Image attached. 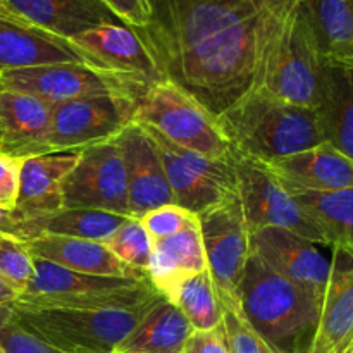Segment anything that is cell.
I'll return each mask as SVG.
<instances>
[{"label": "cell", "mask_w": 353, "mask_h": 353, "mask_svg": "<svg viewBox=\"0 0 353 353\" xmlns=\"http://www.w3.org/2000/svg\"><path fill=\"white\" fill-rule=\"evenodd\" d=\"M150 23L131 28L169 79L217 117L261 86L293 0H148Z\"/></svg>", "instance_id": "6da1fadb"}, {"label": "cell", "mask_w": 353, "mask_h": 353, "mask_svg": "<svg viewBox=\"0 0 353 353\" xmlns=\"http://www.w3.org/2000/svg\"><path fill=\"white\" fill-rule=\"evenodd\" d=\"M216 121L233 154L261 162L326 141L317 109L286 102L264 88L248 92Z\"/></svg>", "instance_id": "7a4b0ae2"}, {"label": "cell", "mask_w": 353, "mask_h": 353, "mask_svg": "<svg viewBox=\"0 0 353 353\" xmlns=\"http://www.w3.org/2000/svg\"><path fill=\"white\" fill-rule=\"evenodd\" d=\"M241 312L274 353H307L321 316L323 299L276 274L250 254L238 286Z\"/></svg>", "instance_id": "3957f363"}, {"label": "cell", "mask_w": 353, "mask_h": 353, "mask_svg": "<svg viewBox=\"0 0 353 353\" xmlns=\"http://www.w3.org/2000/svg\"><path fill=\"white\" fill-rule=\"evenodd\" d=\"M161 299L157 293L134 305L99 309L31 305L19 300L10 305L28 327L64 353H112Z\"/></svg>", "instance_id": "277c9868"}, {"label": "cell", "mask_w": 353, "mask_h": 353, "mask_svg": "<svg viewBox=\"0 0 353 353\" xmlns=\"http://www.w3.org/2000/svg\"><path fill=\"white\" fill-rule=\"evenodd\" d=\"M324 62L305 14L293 3L269 48L259 88L286 102L316 109Z\"/></svg>", "instance_id": "5b68a950"}, {"label": "cell", "mask_w": 353, "mask_h": 353, "mask_svg": "<svg viewBox=\"0 0 353 353\" xmlns=\"http://www.w3.org/2000/svg\"><path fill=\"white\" fill-rule=\"evenodd\" d=\"M134 121L154 128L186 150L199 152L214 161L233 159L216 117L169 79L152 83L138 97Z\"/></svg>", "instance_id": "8992f818"}, {"label": "cell", "mask_w": 353, "mask_h": 353, "mask_svg": "<svg viewBox=\"0 0 353 353\" xmlns=\"http://www.w3.org/2000/svg\"><path fill=\"white\" fill-rule=\"evenodd\" d=\"M157 293L148 279L85 274L33 257V276L17 300L31 305L99 309L134 305Z\"/></svg>", "instance_id": "52a82bcc"}, {"label": "cell", "mask_w": 353, "mask_h": 353, "mask_svg": "<svg viewBox=\"0 0 353 353\" xmlns=\"http://www.w3.org/2000/svg\"><path fill=\"white\" fill-rule=\"evenodd\" d=\"M233 164L236 195L250 234L264 228H283L317 245H326L316 223L265 162L233 154Z\"/></svg>", "instance_id": "ba28073f"}, {"label": "cell", "mask_w": 353, "mask_h": 353, "mask_svg": "<svg viewBox=\"0 0 353 353\" xmlns=\"http://www.w3.org/2000/svg\"><path fill=\"white\" fill-rule=\"evenodd\" d=\"M200 233L207 259V271L212 278L221 303L241 307L238 286L252 254L250 230L245 221L236 192L199 214Z\"/></svg>", "instance_id": "9c48e42d"}, {"label": "cell", "mask_w": 353, "mask_h": 353, "mask_svg": "<svg viewBox=\"0 0 353 353\" xmlns=\"http://www.w3.org/2000/svg\"><path fill=\"white\" fill-rule=\"evenodd\" d=\"M141 126L157 148L176 205L199 216L236 192L233 159L214 161L199 152L178 147L147 124Z\"/></svg>", "instance_id": "30bf717a"}, {"label": "cell", "mask_w": 353, "mask_h": 353, "mask_svg": "<svg viewBox=\"0 0 353 353\" xmlns=\"http://www.w3.org/2000/svg\"><path fill=\"white\" fill-rule=\"evenodd\" d=\"M0 88L30 93L50 105L109 93H123L138 99L145 92V88L133 79L81 62H61L2 71Z\"/></svg>", "instance_id": "8fae6325"}, {"label": "cell", "mask_w": 353, "mask_h": 353, "mask_svg": "<svg viewBox=\"0 0 353 353\" xmlns=\"http://www.w3.org/2000/svg\"><path fill=\"white\" fill-rule=\"evenodd\" d=\"M137 100L109 93L52 105L50 152H81L114 140L134 121Z\"/></svg>", "instance_id": "7c38bea8"}, {"label": "cell", "mask_w": 353, "mask_h": 353, "mask_svg": "<svg viewBox=\"0 0 353 353\" xmlns=\"http://www.w3.org/2000/svg\"><path fill=\"white\" fill-rule=\"evenodd\" d=\"M62 203L69 209L130 217L126 172L116 141H103L79 152L78 162L62 185Z\"/></svg>", "instance_id": "4fadbf2b"}, {"label": "cell", "mask_w": 353, "mask_h": 353, "mask_svg": "<svg viewBox=\"0 0 353 353\" xmlns=\"http://www.w3.org/2000/svg\"><path fill=\"white\" fill-rule=\"evenodd\" d=\"M252 254L269 269L314 295L323 299L331 272L327 261L317 243L283 228H264L250 234Z\"/></svg>", "instance_id": "5bb4252c"}, {"label": "cell", "mask_w": 353, "mask_h": 353, "mask_svg": "<svg viewBox=\"0 0 353 353\" xmlns=\"http://www.w3.org/2000/svg\"><path fill=\"white\" fill-rule=\"evenodd\" d=\"M114 141L124 162L130 217L140 219L157 207L174 203L157 148L143 126L133 121Z\"/></svg>", "instance_id": "9a60e30c"}, {"label": "cell", "mask_w": 353, "mask_h": 353, "mask_svg": "<svg viewBox=\"0 0 353 353\" xmlns=\"http://www.w3.org/2000/svg\"><path fill=\"white\" fill-rule=\"evenodd\" d=\"M69 41L92 65L133 79L141 88L147 90L161 79L145 45L124 24H102L69 38Z\"/></svg>", "instance_id": "2e32d148"}, {"label": "cell", "mask_w": 353, "mask_h": 353, "mask_svg": "<svg viewBox=\"0 0 353 353\" xmlns=\"http://www.w3.org/2000/svg\"><path fill=\"white\" fill-rule=\"evenodd\" d=\"M50 103L0 88V155L24 161L50 154Z\"/></svg>", "instance_id": "e0dca14e"}, {"label": "cell", "mask_w": 353, "mask_h": 353, "mask_svg": "<svg viewBox=\"0 0 353 353\" xmlns=\"http://www.w3.org/2000/svg\"><path fill=\"white\" fill-rule=\"evenodd\" d=\"M307 353H353V257L333 248L319 323Z\"/></svg>", "instance_id": "ac0fdd59"}, {"label": "cell", "mask_w": 353, "mask_h": 353, "mask_svg": "<svg viewBox=\"0 0 353 353\" xmlns=\"http://www.w3.org/2000/svg\"><path fill=\"white\" fill-rule=\"evenodd\" d=\"M265 164L292 193L353 188V159L327 141Z\"/></svg>", "instance_id": "d6986e66"}, {"label": "cell", "mask_w": 353, "mask_h": 353, "mask_svg": "<svg viewBox=\"0 0 353 353\" xmlns=\"http://www.w3.org/2000/svg\"><path fill=\"white\" fill-rule=\"evenodd\" d=\"M79 152H50L21 161L19 192L12 209L14 221L38 219L64 207L62 185L78 162Z\"/></svg>", "instance_id": "ffe728a7"}, {"label": "cell", "mask_w": 353, "mask_h": 353, "mask_svg": "<svg viewBox=\"0 0 353 353\" xmlns=\"http://www.w3.org/2000/svg\"><path fill=\"white\" fill-rule=\"evenodd\" d=\"M203 271H207V259L196 214L176 234L154 240L147 276L165 300L185 279Z\"/></svg>", "instance_id": "44dd1931"}, {"label": "cell", "mask_w": 353, "mask_h": 353, "mask_svg": "<svg viewBox=\"0 0 353 353\" xmlns=\"http://www.w3.org/2000/svg\"><path fill=\"white\" fill-rule=\"evenodd\" d=\"M26 247L31 257L43 259L69 271L107 278L148 279L145 272L119 261L102 241L43 234L28 240Z\"/></svg>", "instance_id": "7402d4cb"}, {"label": "cell", "mask_w": 353, "mask_h": 353, "mask_svg": "<svg viewBox=\"0 0 353 353\" xmlns=\"http://www.w3.org/2000/svg\"><path fill=\"white\" fill-rule=\"evenodd\" d=\"M61 62L90 64L88 59L65 38L37 26L0 19V72Z\"/></svg>", "instance_id": "603a6c76"}, {"label": "cell", "mask_w": 353, "mask_h": 353, "mask_svg": "<svg viewBox=\"0 0 353 353\" xmlns=\"http://www.w3.org/2000/svg\"><path fill=\"white\" fill-rule=\"evenodd\" d=\"M31 26L69 40L102 24H123L100 0H7Z\"/></svg>", "instance_id": "cb8c5ba5"}, {"label": "cell", "mask_w": 353, "mask_h": 353, "mask_svg": "<svg viewBox=\"0 0 353 353\" xmlns=\"http://www.w3.org/2000/svg\"><path fill=\"white\" fill-rule=\"evenodd\" d=\"M316 109L327 143L353 159V68L326 59Z\"/></svg>", "instance_id": "d4e9b609"}, {"label": "cell", "mask_w": 353, "mask_h": 353, "mask_svg": "<svg viewBox=\"0 0 353 353\" xmlns=\"http://www.w3.org/2000/svg\"><path fill=\"white\" fill-rule=\"evenodd\" d=\"M126 219V216H117V214L103 212V210L62 207L61 210L48 216L17 223L14 236L28 241L31 238L50 234V236L83 238V240L103 243L116 233L117 228Z\"/></svg>", "instance_id": "484cf974"}, {"label": "cell", "mask_w": 353, "mask_h": 353, "mask_svg": "<svg viewBox=\"0 0 353 353\" xmlns=\"http://www.w3.org/2000/svg\"><path fill=\"white\" fill-rule=\"evenodd\" d=\"M324 59L353 68V7L350 0H303L299 3Z\"/></svg>", "instance_id": "4316f807"}, {"label": "cell", "mask_w": 353, "mask_h": 353, "mask_svg": "<svg viewBox=\"0 0 353 353\" xmlns=\"http://www.w3.org/2000/svg\"><path fill=\"white\" fill-rule=\"evenodd\" d=\"M192 331L193 327L178 307L162 296L116 352L181 353Z\"/></svg>", "instance_id": "83f0119b"}, {"label": "cell", "mask_w": 353, "mask_h": 353, "mask_svg": "<svg viewBox=\"0 0 353 353\" xmlns=\"http://www.w3.org/2000/svg\"><path fill=\"white\" fill-rule=\"evenodd\" d=\"M326 240L353 257V188L326 193H293Z\"/></svg>", "instance_id": "f1b7e54d"}, {"label": "cell", "mask_w": 353, "mask_h": 353, "mask_svg": "<svg viewBox=\"0 0 353 353\" xmlns=\"http://www.w3.org/2000/svg\"><path fill=\"white\" fill-rule=\"evenodd\" d=\"M169 302L174 303L193 330H212L223 324L224 309L209 271L185 279Z\"/></svg>", "instance_id": "f546056e"}, {"label": "cell", "mask_w": 353, "mask_h": 353, "mask_svg": "<svg viewBox=\"0 0 353 353\" xmlns=\"http://www.w3.org/2000/svg\"><path fill=\"white\" fill-rule=\"evenodd\" d=\"M107 248L116 255L119 261L128 264L130 268L137 269L147 274L148 264H150L152 248H154V240L140 219L128 217L123 224L116 230V233L103 241ZM148 278V276H147Z\"/></svg>", "instance_id": "4dcf8cb0"}, {"label": "cell", "mask_w": 353, "mask_h": 353, "mask_svg": "<svg viewBox=\"0 0 353 353\" xmlns=\"http://www.w3.org/2000/svg\"><path fill=\"white\" fill-rule=\"evenodd\" d=\"M0 348L3 353H64L28 327L12 305L0 307Z\"/></svg>", "instance_id": "1f68e13d"}, {"label": "cell", "mask_w": 353, "mask_h": 353, "mask_svg": "<svg viewBox=\"0 0 353 353\" xmlns=\"http://www.w3.org/2000/svg\"><path fill=\"white\" fill-rule=\"evenodd\" d=\"M33 276V257L26 247V241L0 233V278L6 279L19 296L26 290Z\"/></svg>", "instance_id": "d6a6232c"}, {"label": "cell", "mask_w": 353, "mask_h": 353, "mask_svg": "<svg viewBox=\"0 0 353 353\" xmlns=\"http://www.w3.org/2000/svg\"><path fill=\"white\" fill-rule=\"evenodd\" d=\"M224 309L223 326L226 331L231 353H274L264 340L247 323L241 307H226Z\"/></svg>", "instance_id": "836d02e7"}, {"label": "cell", "mask_w": 353, "mask_h": 353, "mask_svg": "<svg viewBox=\"0 0 353 353\" xmlns=\"http://www.w3.org/2000/svg\"><path fill=\"white\" fill-rule=\"evenodd\" d=\"M193 216L195 214L176 203H168L141 216L140 223L143 224L152 240H161V238H168L181 231Z\"/></svg>", "instance_id": "e575fe53"}, {"label": "cell", "mask_w": 353, "mask_h": 353, "mask_svg": "<svg viewBox=\"0 0 353 353\" xmlns=\"http://www.w3.org/2000/svg\"><path fill=\"white\" fill-rule=\"evenodd\" d=\"M124 26L145 28L150 23L152 10L148 0H100Z\"/></svg>", "instance_id": "d590c367"}, {"label": "cell", "mask_w": 353, "mask_h": 353, "mask_svg": "<svg viewBox=\"0 0 353 353\" xmlns=\"http://www.w3.org/2000/svg\"><path fill=\"white\" fill-rule=\"evenodd\" d=\"M181 353H231L224 326L212 330H193Z\"/></svg>", "instance_id": "8d00e7d4"}, {"label": "cell", "mask_w": 353, "mask_h": 353, "mask_svg": "<svg viewBox=\"0 0 353 353\" xmlns=\"http://www.w3.org/2000/svg\"><path fill=\"white\" fill-rule=\"evenodd\" d=\"M21 161L0 155V207L14 209L19 192Z\"/></svg>", "instance_id": "74e56055"}, {"label": "cell", "mask_w": 353, "mask_h": 353, "mask_svg": "<svg viewBox=\"0 0 353 353\" xmlns=\"http://www.w3.org/2000/svg\"><path fill=\"white\" fill-rule=\"evenodd\" d=\"M17 299H19V293H17L6 279L0 278V307L10 305V303L16 302Z\"/></svg>", "instance_id": "f35d334b"}, {"label": "cell", "mask_w": 353, "mask_h": 353, "mask_svg": "<svg viewBox=\"0 0 353 353\" xmlns=\"http://www.w3.org/2000/svg\"><path fill=\"white\" fill-rule=\"evenodd\" d=\"M14 230H16V221H14L12 210L0 207V233H7L14 236Z\"/></svg>", "instance_id": "ab89813d"}, {"label": "cell", "mask_w": 353, "mask_h": 353, "mask_svg": "<svg viewBox=\"0 0 353 353\" xmlns=\"http://www.w3.org/2000/svg\"><path fill=\"white\" fill-rule=\"evenodd\" d=\"M0 19L12 21V23L26 24V26H31L30 23H26V21H24L23 17H21L19 14H17L16 10H14L12 7L9 6V2H7V0H0Z\"/></svg>", "instance_id": "60d3db41"}, {"label": "cell", "mask_w": 353, "mask_h": 353, "mask_svg": "<svg viewBox=\"0 0 353 353\" xmlns=\"http://www.w3.org/2000/svg\"><path fill=\"white\" fill-rule=\"evenodd\" d=\"M293 2H296V3H300V2H303V0H293Z\"/></svg>", "instance_id": "b9f144b4"}, {"label": "cell", "mask_w": 353, "mask_h": 353, "mask_svg": "<svg viewBox=\"0 0 353 353\" xmlns=\"http://www.w3.org/2000/svg\"><path fill=\"white\" fill-rule=\"evenodd\" d=\"M0 353H3V350H2V348H0Z\"/></svg>", "instance_id": "7bdbcfd3"}, {"label": "cell", "mask_w": 353, "mask_h": 353, "mask_svg": "<svg viewBox=\"0 0 353 353\" xmlns=\"http://www.w3.org/2000/svg\"><path fill=\"white\" fill-rule=\"evenodd\" d=\"M350 2H352V7H353V0H350Z\"/></svg>", "instance_id": "ee69618b"}, {"label": "cell", "mask_w": 353, "mask_h": 353, "mask_svg": "<svg viewBox=\"0 0 353 353\" xmlns=\"http://www.w3.org/2000/svg\"><path fill=\"white\" fill-rule=\"evenodd\" d=\"M112 353H119V352H112Z\"/></svg>", "instance_id": "f6af8a7d"}]
</instances>
